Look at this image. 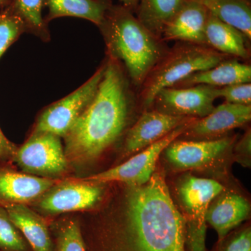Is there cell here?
Wrapping results in <instances>:
<instances>
[{"mask_svg": "<svg viewBox=\"0 0 251 251\" xmlns=\"http://www.w3.org/2000/svg\"><path fill=\"white\" fill-rule=\"evenodd\" d=\"M24 33L26 29L22 20L9 5L3 8L0 12V58Z\"/></svg>", "mask_w": 251, "mask_h": 251, "instance_id": "24", "label": "cell"}, {"mask_svg": "<svg viewBox=\"0 0 251 251\" xmlns=\"http://www.w3.org/2000/svg\"><path fill=\"white\" fill-rule=\"evenodd\" d=\"M98 27L106 46V57L121 63L132 85L139 90L168 52L166 42L120 4L112 5Z\"/></svg>", "mask_w": 251, "mask_h": 251, "instance_id": "3", "label": "cell"}, {"mask_svg": "<svg viewBox=\"0 0 251 251\" xmlns=\"http://www.w3.org/2000/svg\"><path fill=\"white\" fill-rule=\"evenodd\" d=\"M11 0H0V8H5L9 6Z\"/></svg>", "mask_w": 251, "mask_h": 251, "instance_id": "31", "label": "cell"}, {"mask_svg": "<svg viewBox=\"0 0 251 251\" xmlns=\"http://www.w3.org/2000/svg\"><path fill=\"white\" fill-rule=\"evenodd\" d=\"M102 188L91 181L57 183L39 200V209L49 214H59L90 209L97 205Z\"/></svg>", "mask_w": 251, "mask_h": 251, "instance_id": "10", "label": "cell"}, {"mask_svg": "<svg viewBox=\"0 0 251 251\" xmlns=\"http://www.w3.org/2000/svg\"><path fill=\"white\" fill-rule=\"evenodd\" d=\"M186 221L176 207L159 173L133 187L126 222L112 251H186Z\"/></svg>", "mask_w": 251, "mask_h": 251, "instance_id": "2", "label": "cell"}, {"mask_svg": "<svg viewBox=\"0 0 251 251\" xmlns=\"http://www.w3.org/2000/svg\"><path fill=\"white\" fill-rule=\"evenodd\" d=\"M219 251H251V229L250 227L238 231L228 239L218 242Z\"/></svg>", "mask_w": 251, "mask_h": 251, "instance_id": "28", "label": "cell"}, {"mask_svg": "<svg viewBox=\"0 0 251 251\" xmlns=\"http://www.w3.org/2000/svg\"><path fill=\"white\" fill-rule=\"evenodd\" d=\"M234 138L172 142L166 150L167 161L176 171L199 170L210 166L222 156L234 143Z\"/></svg>", "mask_w": 251, "mask_h": 251, "instance_id": "11", "label": "cell"}, {"mask_svg": "<svg viewBox=\"0 0 251 251\" xmlns=\"http://www.w3.org/2000/svg\"><path fill=\"white\" fill-rule=\"evenodd\" d=\"M224 187L215 180L186 175L176 188L186 221L185 251H207L206 214L214 198Z\"/></svg>", "mask_w": 251, "mask_h": 251, "instance_id": "5", "label": "cell"}, {"mask_svg": "<svg viewBox=\"0 0 251 251\" xmlns=\"http://www.w3.org/2000/svg\"><path fill=\"white\" fill-rule=\"evenodd\" d=\"M251 82L250 64L229 58L219 63L215 67L196 73L173 87H186L205 85L216 87Z\"/></svg>", "mask_w": 251, "mask_h": 251, "instance_id": "18", "label": "cell"}, {"mask_svg": "<svg viewBox=\"0 0 251 251\" xmlns=\"http://www.w3.org/2000/svg\"><path fill=\"white\" fill-rule=\"evenodd\" d=\"M54 251H87L80 223L69 220L59 227Z\"/></svg>", "mask_w": 251, "mask_h": 251, "instance_id": "26", "label": "cell"}, {"mask_svg": "<svg viewBox=\"0 0 251 251\" xmlns=\"http://www.w3.org/2000/svg\"><path fill=\"white\" fill-rule=\"evenodd\" d=\"M18 147L5 136L0 128V159H13Z\"/></svg>", "mask_w": 251, "mask_h": 251, "instance_id": "29", "label": "cell"}, {"mask_svg": "<svg viewBox=\"0 0 251 251\" xmlns=\"http://www.w3.org/2000/svg\"><path fill=\"white\" fill-rule=\"evenodd\" d=\"M186 1V0H140L135 15L149 30L161 39L167 24L177 14Z\"/></svg>", "mask_w": 251, "mask_h": 251, "instance_id": "22", "label": "cell"}, {"mask_svg": "<svg viewBox=\"0 0 251 251\" xmlns=\"http://www.w3.org/2000/svg\"><path fill=\"white\" fill-rule=\"evenodd\" d=\"M139 1L140 0H120V4L135 14L139 4Z\"/></svg>", "mask_w": 251, "mask_h": 251, "instance_id": "30", "label": "cell"}, {"mask_svg": "<svg viewBox=\"0 0 251 251\" xmlns=\"http://www.w3.org/2000/svg\"><path fill=\"white\" fill-rule=\"evenodd\" d=\"M105 67V59L83 85L46 108L38 117L32 133H48L64 138L94 99L103 79Z\"/></svg>", "mask_w": 251, "mask_h": 251, "instance_id": "6", "label": "cell"}, {"mask_svg": "<svg viewBox=\"0 0 251 251\" xmlns=\"http://www.w3.org/2000/svg\"><path fill=\"white\" fill-rule=\"evenodd\" d=\"M196 119L198 118L174 116L156 110H145L127 130L124 151L126 154L138 152L164 138L180 126Z\"/></svg>", "mask_w": 251, "mask_h": 251, "instance_id": "12", "label": "cell"}, {"mask_svg": "<svg viewBox=\"0 0 251 251\" xmlns=\"http://www.w3.org/2000/svg\"><path fill=\"white\" fill-rule=\"evenodd\" d=\"M113 4L112 0H44L49 13L44 20L49 24L56 18H82L99 27L105 13Z\"/></svg>", "mask_w": 251, "mask_h": 251, "instance_id": "20", "label": "cell"}, {"mask_svg": "<svg viewBox=\"0 0 251 251\" xmlns=\"http://www.w3.org/2000/svg\"><path fill=\"white\" fill-rule=\"evenodd\" d=\"M57 180L0 168V205L29 204L38 201Z\"/></svg>", "mask_w": 251, "mask_h": 251, "instance_id": "15", "label": "cell"}, {"mask_svg": "<svg viewBox=\"0 0 251 251\" xmlns=\"http://www.w3.org/2000/svg\"><path fill=\"white\" fill-rule=\"evenodd\" d=\"M29 248L6 208L0 205V251H29Z\"/></svg>", "mask_w": 251, "mask_h": 251, "instance_id": "25", "label": "cell"}, {"mask_svg": "<svg viewBox=\"0 0 251 251\" xmlns=\"http://www.w3.org/2000/svg\"><path fill=\"white\" fill-rule=\"evenodd\" d=\"M216 95L218 98H224L227 103L251 105V83L247 82L216 87Z\"/></svg>", "mask_w": 251, "mask_h": 251, "instance_id": "27", "label": "cell"}, {"mask_svg": "<svg viewBox=\"0 0 251 251\" xmlns=\"http://www.w3.org/2000/svg\"><path fill=\"white\" fill-rule=\"evenodd\" d=\"M4 207L32 251H54L49 226L41 216L26 204H10Z\"/></svg>", "mask_w": 251, "mask_h": 251, "instance_id": "17", "label": "cell"}, {"mask_svg": "<svg viewBox=\"0 0 251 251\" xmlns=\"http://www.w3.org/2000/svg\"><path fill=\"white\" fill-rule=\"evenodd\" d=\"M249 213L250 204L246 198L237 193H226L209 205L206 224L215 229L218 242H221L247 219Z\"/></svg>", "mask_w": 251, "mask_h": 251, "instance_id": "16", "label": "cell"}, {"mask_svg": "<svg viewBox=\"0 0 251 251\" xmlns=\"http://www.w3.org/2000/svg\"><path fill=\"white\" fill-rule=\"evenodd\" d=\"M196 120L175 128L164 138L144 149L143 151H138L125 163L92 175L86 179V181L95 184L120 181L133 187L143 186L152 176L157 160L161 153L172 142L184 134L191 124Z\"/></svg>", "mask_w": 251, "mask_h": 251, "instance_id": "8", "label": "cell"}, {"mask_svg": "<svg viewBox=\"0 0 251 251\" xmlns=\"http://www.w3.org/2000/svg\"><path fill=\"white\" fill-rule=\"evenodd\" d=\"M9 6L22 20L26 33L36 36L44 42L50 40L49 24L43 17L44 0H11Z\"/></svg>", "mask_w": 251, "mask_h": 251, "instance_id": "23", "label": "cell"}, {"mask_svg": "<svg viewBox=\"0 0 251 251\" xmlns=\"http://www.w3.org/2000/svg\"><path fill=\"white\" fill-rule=\"evenodd\" d=\"M179 43L168 49L138 90V100L145 110L152 107L156 94L163 89L175 87L193 74L232 58L209 46Z\"/></svg>", "mask_w": 251, "mask_h": 251, "instance_id": "4", "label": "cell"}, {"mask_svg": "<svg viewBox=\"0 0 251 251\" xmlns=\"http://www.w3.org/2000/svg\"><path fill=\"white\" fill-rule=\"evenodd\" d=\"M216 99V87L212 86L168 87L156 94L152 106L168 115L201 119L214 110Z\"/></svg>", "mask_w": 251, "mask_h": 251, "instance_id": "9", "label": "cell"}, {"mask_svg": "<svg viewBox=\"0 0 251 251\" xmlns=\"http://www.w3.org/2000/svg\"><path fill=\"white\" fill-rule=\"evenodd\" d=\"M251 120V105L225 102L209 115L193 122L183 135L201 140L220 139L234 128L247 125Z\"/></svg>", "mask_w": 251, "mask_h": 251, "instance_id": "13", "label": "cell"}, {"mask_svg": "<svg viewBox=\"0 0 251 251\" xmlns=\"http://www.w3.org/2000/svg\"><path fill=\"white\" fill-rule=\"evenodd\" d=\"M106 67L96 95L64 139L68 161L85 163L95 159L125 133L138 100L121 63L105 57Z\"/></svg>", "mask_w": 251, "mask_h": 251, "instance_id": "1", "label": "cell"}, {"mask_svg": "<svg viewBox=\"0 0 251 251\" xmlns=\"http://www.w3.org/2000/svg\"><path fill=\"white\" fill-rule=\"evenodd\" d=\"M204 34L206 46L220 53L237 59L250 58V49L248 46L249 40L246 36L210 13Z\"/></svg>", "mask_w": 251, "mask_h": 251, "instance_id": "19", "label": "cell"}, {"mask_svg": "<svg viewBox=\"0 0 251 251\" xmlns=\"http://www.w3.org/2000/svg\"><path fill=\"white\" fill-rule=\"evenodd\" d=\"M62 138L48 133H32L18 148L13 161L23 173L40 177H57L69 168Z\"/></svg>", "mask_w": 251, "mask_h": 251, "instance_id": "7", "label": "cell"}, {"mask_svg": "<svg viewBox=\"0 0 251 251\" xmlns=\"http://www.w3.org/2000/svg\"><path fill=\"white\" fill-rule=\"evenodd\" d=\"M209 15V11L201 3L186 0L177 14L167 24L162 34V40L166 43L175 41L206 46L204 32Z\"/></svg>", "mask_w": 251, "mask_h": 251, "instance_id": "14", "label": "cell"}, {"mask_svg": "<svg viewBox=\"0 0 251 251\" xmlns=\"http://www.w3.org/2000/svg\"><path fill=\"white\" fill-rule=\"evenodd\" d=\"M210 14L238 29L251 40V0H195Z\"/></svg>", "mask_w": 251, "mask_h": 251, "instance_id": "21", "label": "cell"}]
</instances>
